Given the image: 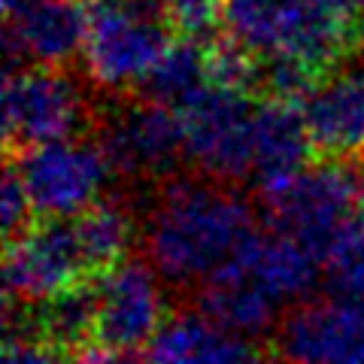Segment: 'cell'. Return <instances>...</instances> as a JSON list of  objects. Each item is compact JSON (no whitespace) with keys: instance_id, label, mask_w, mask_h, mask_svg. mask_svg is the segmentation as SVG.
I'll use <instances>...</instances> for the list:
<instances>
[{"instance_id":"cell-1","label":"cell","mask_w":364,"mask_h":364,"mask_svg":"<svg viewBox=\"0 0 364 364\" xmlns=\"http://www.w3.org/2000/svg\"><path fill=\"white\" fill-rule=\"evenodd\" d=\"M146 261L173 289H203L255 240V203L210 176H173L143 207Z\"/></svg>"},{"instance_id":"cell-2","label":"cell","mask_w":364,"mask_h":364,"mask_svg":"<svg viewBox=\"0 0 364 364\" xmlns=\"http://www.w3.org/2000/svg\"><path fill=\"white\" fill-rule=\"evenodd\" d=\"M355 21L322 0H225V33L255 61H294L316 73L337 67Z\"/></svg>"},{"instance_id":"cell-3","label":"cell","mask_w":364,"mask_h":364,"mask_svg":"<svg viewBox=\"0 0 364 364\" xmlns=\"http://www.w3.org/2000/svg\"><path fill=\"white\" fill-rule=\"evenodd\" d=\"M85 82L107 95L140 91L170 49L167 0H85Z\"/></svg>"},{"instance_id":"cell-4","label":"cell","mask_w":364,"mask_h":364,"mask_svg":"<svg viewBox=\"0 0 364 364\" xmlns=\"http://www.w3.org/2000/svg\"><path fill=\"white\" fill-rule=\"evenodd\" d=\"M261 210L267 231L301 243L322 261L334 237L364 213L361 173L343 161L310 164L277 186L261 188Z\"/></svg>"},{"instance_id":"cell-5","label":"cell","mask_w":364,"mask_h":364,"mask_svg":"<svg viewBox=\"0 0 364 364\" xmlns=\"http://www.w3.org/2000/svg\"><path fill=\"white\" fill-rule=\"evenodd\" d=\"M88 85L61 67H21L4 82V131L9 146L28 152L37 146L76 140L88 128Z\"/></svg>"},{"instance_id":"cell-6","label":"cell","mask_w":364,"mask_h":364,"mask_svg":"<svg viewBox=\"0 0 364 364\" xmlns=\"http://www.w3.org/2000/svg\"><path fill=\"white\" fill-rule=\"evenodd\" d=\"M13 167L40 219H76L88 213L107 200V188L116 176L100 146L85 136L28 149Z\"/></svg>"},{"instance_id":"cell-7","label":"cell","mask_w":364,"mask_h":364,"mask_svg":"<svg viewBox=\"0 0 364 364\" xmlns=\"http://www.w3.org/2000/svg\"><path fill=\"white\" fill-rule=\"evenodd\" d=\"M88 279H95V270L73 219H40L6 243V301L21 304V310H33Z\"/></svg>"},{"instance_id":"cell-8","label":"cell","mask_w":364,"mask_h":364,"mask_svg":"<svg viewBox=\"0 0 364 364\" xmlns=\"http://www.w3.org/2000/svg\"><path fill=\"white\" fill-rule=\"evenodd\" d=\"M258 100L249 91L210 85L207 91L179 109L186 161L195 164L200 176L228 182H249L252 158V119Z\"/></svg>"},{"instance_id":"cell-9","label":"cell","mask_w":364,"mask_h":364,"mask_svg":"<svg viewBox=\"0 0 364 364\" xmlns=\"http://www.w3.org/2000/svg\"><path fill=\"white\" fill-rule=\"evenodd\" d=\"M97 146L112 173L128 182H167L186 161L179 112L146 97L109 107L97 122Z\"/></svg>"},{"instance_id":"cell-10","label":"cell","mask_w":364,"mask_h":364,"mask_svg":"<svg viewBox=\"0 0 364 364\" xmlns=\"http://www.w3.org/2000/svg\"><path fill=\"white\" fill-rule=\"evenodd\" d=\"M91 286L97 301V340L104 343L140 352L167 325V282L146 258H124Z\"/></svg>"},{"instance_id":"cell-11","label":"cell","mask_w":364,"mask_h":364,"mask_svg":"<svg viewBox=\"0 0 364 364\" xmlns=\"http://www.w3.org/2000/svg\"><path fill=\"white\" fill-rule=\"evenodd\" d=\"M282 364H364V301L313 298L277 328Z\"/></svg>"},{"instance_id":"cell-12","label":"cell","mask_w":364,"mask_h":364,"mask_svg":"<svg viewBox=\"0 0 364 364\" xmlns=\"http://www.w3.org/2000/svg\"><path fill=\"white\" fill-rule=\"evenodd\" d=\"M88 37L85 0H46L6 16V73L21 67H64L82 58Z\"/></svg>"},{"instance_id":"cell-13","label":"cell","mask_w":364,"mask_h":364,"mask_svg":"<svg viewBox=\"0 0 364 364\" xmlns=\"http://www.w3.org/2000/svg\"><path fill=\"white\" fill-rule=\"evenodd\" d=\"M298 107L316 152L331 161L364 152V67L340 64L325 70Z\"/></svg>"},{"instance_id":"cell-14","label":"cell","mask_w":364,"mask_h":364,"mask_svg":"<svg viewBox=\"0 0 364 364\" xmlns=\"http://www.w3.org/2000/svg\"><path fill=\"white\" fill-rule=\"evenodd\" d=\"M313 152V140L306 134L298 104L273 97L258 100L252 119V158H249V182H255L258 191L310 167Z\"/></svg>"},{"instance_id":"cell-15","label":"cell","mask_w":364,"mask_h":364,"mask_svg":"<svg viewBox=\"0 0 364 364\" xmlns=\"http://www.w3.org/2000/svg\"><path fill=\"white\" fill-rule=\"evenodd\" d=\"M258 358L246 337L213 322L203 310L170 313L146 346V364H255Z\"/></svg>"},{"instance_id":"cell-16","label":"cell","mask_w":364,"mask_h":364,"mask_svg":"<svg viewBox=\"0 0 364 364\" xmlns=\"http://www.w3.org/2000/svg\"><path fill=\"white\" fill-rule=\"evenodd\" d=\"M234 264L249 273L279 306L291 310L313 301V291L322 279V261L277 231H258Z\"/></svg>"},{"instance_id":"cell-17","label":"cell","mask_w":364,"mask_h":364,"mask_svg":"<svg viewBox=\"0 0 364 364\" xmlns=\"http://www.w3.org/2000/svg\"><path fill=\"white\" fill-rule=\"evenodd\" d=\"M198 310H203L213 322H219L222 328L246 340L277 331L282 322V306L237 264H231L210 286L200 289Z\"/></svg>"},{"instance_id":"cell-18","label":"cell","mask_w":364,"mask_h":364,"mask_svg":"<svg viewBox=\"0 0 364 364\" xmlns=\"http://www.w3.org/2000/svg\"><path fill=\"white\" fill-rule=\"evenodd\" d=\"M18 334H33L52 343L61 352H79L97 340V301H95V286H76L70 291L58 294V298L46 301L33 310H25L21 316V331Z\"/></svg>"},{"instance_id":"cell-19","label":"cell","mask_w":364,"mask_h":364,"mask_svg":"<svg viewBox=\"0 0 364 364\" xmlns=\"http://www.w3.org/2000/svg\"><path fill=\"white\" fill-rule=\"evenodd\" d=\"M213 85V43H191V40H173L164 58L155 64V70L140 88V97L161 104L167 109L179 112L188 107L200 91Z\"/></svg>"},{"instance_id":"cell-20","label":"cell","mask_w":364,"mask_h":364,"mask_svg":"<svg viewBox=\"0 0 364 364\" xmlns=\"http://www.w3.org/2000/svg\"><path fill=\"white\" fill-rule=\"evenodd\" d=\"M73 222L79 228V237H82L95 279L100 273L122 264L124 258H131V246L136 240V234H140V222H136V213L128 200L107 198L88 213L76 215Z\"/></svg>"},{"instance_id":"cell-21","label":"cell","mask_w":364,"mask_h":364,"mask_svg":"<svg viewBox=\"0 0 364 364\" xmlns=\"http://www.w3.org/2000/svg\"><path fill=\"white\" fill-rule=\"evenodd\" d=\"M322 282L334 298L364 301V213L352 219L325 249Z\"/></svg>"},{"instance_id":"cell-22","label":"cell","mask_w":364,"mask_h":364,"mask_svg":"<svg viewBox=\"0 0 364 364\" xmlns=\"http://www.w3.org/2000/svg\"><path fill=\"white\" fill-rule=\"evenodd\" d=\"M167 18L179 40L210 46L225 31V0H167Z\"/></svg>"},{"instance_id":"cell-23","label":"cell","mask_w":364,"mask_h":364,"mask_svg":"<svg viewBox=\"0 0 364 364\" xmlns=\"http://www.w3.org/2000/svg\"><path fill=\"white\" fill-rule=\"evenodd\" d=\"M31 215H33L31 198H28L25 186H21L16 167L9 164L6 173H4V186H0V222H4L6 243L16 240L21 231H28V228H31Z\"/></svg>"},{"instance_id":"cell-24","label":"cell","mask_w":364,"mask_h":364,"mask_svg":"<svg viewBox=\"0 0 364 364\" xmlns=\"http://www.w3.org/2000/svg\"><path fill=\"white\" fill-rule=\"evenodd\" d=\"M4 364H70V358L33 334H9Z\"/></svg>"},{"instance_id":"cell-25","label":"cell","mask_w":364,"mask_h":364,"mask_svg":"<svg viewBox=\"0 0 364 364\" xmlns=\"http://www.w3.org/2000/svg\"><path fill=\"white\" fill-rule=\"evenodd\" d=\"M70 364H146V355L136 349H122L104 343V340H91L88 346L70 355Z\"/></svg>"},{"instance_id":"cell-26","label":"cell","mask_w":364,"mask_h":364,"mask_svg":"<svg viewBox=\"0 0 364 364\" xmlns=\"http://www.w3.org/2000/svg\"><path fill=\"white\" fill-rule=\"evenodd\" d=\"M322 4L331 6L334 13H340V16L352 18V21H355L358 16H364V0H322Z\"/></svg>"},{"instance_id":"cell-27","label":"cell","mask_w":364,"mask_h":364,"mask_svg":"<svg viewBox=\"0 0 364 364\" xmlns=\"http://www.w3.org/2000/svg\"><path fill=\"white\" fill-rule=\"evenodd\" d=\"M37 4H46V0H4V9H6V16H16L21 9H31Z\"/></svg>"},{"instance_id":"cell-28","label":"cell","mask_w":364,"mask_h":364,"mask_svg":"<svg viewBox=\"0 0 364 364\" xmlns=\"http://www.w3.org/2000/svg\"><path fill=\"white\" fill-rule=\"evenodd\" d=\"M361 210H364V173H361Z\"/></svg>"}]
</instances>
